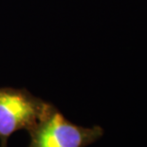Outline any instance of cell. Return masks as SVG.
<instances>
[{"label":"cell","instance_id":"cell-1","mask_svg":"<svg viewBox=\"0 0 147 147\" xmlns=\"http://www.w3.org/2000/svg\"><path fill=\"white\" fill-rule=\"evenodd\" d=\"M51 105L24 87L0 86V147H8L9 139L17 131L29 132Z\"/></svg>","mask_w":147,"mask_h":147},{"label":"cell","instance_id":"cell-2","mask_svg":"<svg viewBox=\"0 0 147 147\" xmlns=\"http://www.w3.org/2000/svg\"><path fill=\"white\" fill-rule=\"evenodd\" d=\"M29 147H87L98 142L105 130L100 125L73 123L54 105L29 132Z\"/></svg>","mask_w":147,"mask_h":147}]
</instances>
